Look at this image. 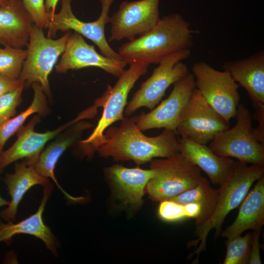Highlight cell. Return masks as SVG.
Here are the masks:
<instances>
[{
	"mask_svg": "<svg viewBox=\"0 0 264 264\" xmlns=\"http://www.w3.org/2000/svg\"><path fill=\"white\" fill-rule=\"evenodd\" d=\"M235 117V126L217 134L208 147L220 156L234 157L246 164L264 165V144L254 133L250 111L239 104Z\"/></svg>",
	"mask_w": 264,
	"mask_h": 264,
	"instance_id": "obj_6",
	"label": "cell"
},
{
	"mask_svg": "<svg viewBox=\"0 0 264 264\" xmlns=\"http://www.w3.org/2000/svg\"><path fill=\"white\" fill-rule=\"evenodd\" d=\"M23 84L24 82L20 78L12 79L0 75V97Z\"/></svg>",
	"mask_w": 264,
	"mask_h": 264,
	"instance_id": "obj_33",
	"label": "cell"
},
{
	"mask_svg": "<svg viewBox=\"0 0 264 264\" xmlns=\"http://www.w3.org/2000/svg\"><path fill=\"white\" fill-rule=\"evenodd\" d=\"M132 117L125 118L119 126L109 127L104 141L96 152L104 157L116 161L132 160L137 165L154 158H168L179 153L178 138L175 131L164 129L159 135L144 134Z\"/></svg>",
	"mask_w": 264,
	"mask_h": 264,
	"instance_id": "obj_1",
	"label": "cell"
},
{
	"mask_svg": "<svg viewBox=\"0 0 264 264\" xmlns=\"http://www.w3.org/2000/svg\"><path fill=\"white\" fill-rule=\"evenodd\" d=\"M91 123L83 120L71 125L66 131L41 153L34 165L40 175L51 178L65 196L72 201H77L78 198L72 197L61 187L54 175L56 164L63 153L81 135L83 132L92 127Z\"/></svg>",
	"mask_w": 264,
	"mask_h": 264,
	"instance_id": "obj_22",
	"label": "cell"
},
{
	"mask_svg": "<svg viewBox=\"0 0 264 264\" xmlns=\"http://www.w3.org/2000/svg\"><path fill=\"white\" fill-rule=\"evenodd\" d=\"M264 165L246 164L236 161L234 168L229 176L218 189L219 198L214 212L202 224L195 227L196 239L188 243L189 247L196 248L188 258L194 255V264L198 262L201 253L206 250V240L209 232L215 230L216 238L220 235L222 225L229 213L239 206L253 184L264 176Z\"/></svg>",
	"mask_w": 264,
	"mask_h": 264,
	"instance_id": "obj_3",
	"label": "cell"
},
{
	"mask_svg": "<svg viewBox=\"0 0 264 264\" xmlns=\"http://www.w3.org/2000/svg\"><path fill=\"white\" fill-rule=\"evenodd\" d=\"M71 33L70 31H66L61 37L53 40L45 37L43 29L33 24L27 44L26 57L20 76L24 85L38 83L44 93L50 96L48 77L63 53Z\"/></svg>",
	"mask_w": 264,
	"mask_h": 264,
	"instance_id": "obj_7",
	"label": "cell"
},
{
	"mask_svg": "<svg viewBox=\"0 0 264 264\" xmlns=\"http://www.w3.org/2000/svg\"><path fill=\"white\" fill-rule=\"evenodd\" d=\"M218 198V189L212 188L209 180L202 176L195 187L169 199L182 204L189 203L199 204L201 207V213L199 219L195 221V227H197L206 221L213 214Z\"/></svg>",
	"mask_w": 264,
	"mask_h": 264,
	"instance_id": "obj_24",
	"label": "cell"
},
{
	"mask_svg": "<svg viewBox=\"0 0 264 264\" xmlns=\"http://www.w3.org/2000/svg\"><path fill=\"white\" fill-rule=\"evenodd\" d=\"M34 96L32 103L24 111L0 125V154L8 139L19 130L26 119L32 114L45 115L49 112L47 100L42 87L38 83L32 84Z\"/></svg>",
	"mask_w": 264,
	"mask_h": 264,
	"instance_id": "obj_25",
	"label": "cell"
},
{
	"mask_svg": "<svg viewBox=\"0 0 264 264\" xmlns=\"http://www.w3.org/2000/svg\"><path fill=\"white\" fill-rule=\"evenodd\" d=\"M179 151L203 170L211 182L221 186L232 172L236 161L215 154L206 145L199 144L188 137L178 138Z\"/></svg>",
	"mask_w": 264,
	"mask_h": 264,
	"instance_id": "obj_18",
	"label": "cell"
},
{
	"mask_svg": "<svg viewBox=\"0 0 264 264\" xmlns=\"http://www.w3.org/2000/svg\"><path fill=\"white\" fill-rule=\"evenodd\" d=\"M255 109V119L258 121V126L253 128L257 139L264 144V106L253 105Z\"/></svg>",
	"mask_w": 264,
	"mask_h": 264,
	"instance_id": "obj_32",
	"label": "cell"
},
{
	"mask_svg": "<svg viewBox=\"0 0 264 264\" xmlns=\"http://www.w3.org/2000/svg\"><path fill=\"white\" fill-rule=\"evenodd\" d=\"M264 224V176L257 180L252 190L246 196L240 207L238 215L229 226L221 232L227 239L241 235L251 229H262Z\"/></svg>",
	"mask_w": 264,
	"mask_h": 264,
	"instance_id": "obj_21",
	"label": "cell"
},
{
	"mask_svg": "<svg viewBox=\"0 0 264 264\" xmlns=\"http://www.w3.org/2000/svg\"><path fill=\"white\" fill-rule=\"evenodd\" d=\"M105 174L122 203L137 208L142 203L145 188L154 171L151 169L129 168L116 164L106 168Z\"/></svg>",
	"mask_w": 264,
	"mask_h": 264,
	"instance_id": "obj_19",
	"label": "cell"
},
{
	"mask_svg": "<svg viewBox=\"0 0 264 264\" xmlns=\"http://www.w3.org/2000/svg\"><path fill=\"white\" fill-rule=\"evenodd\" d=\"M252 242V234L248 232L227 239L225 243L226 252L223 264H248Z\"/></svg>",
	"mask_w": 264,
	"mask_h": 264,
	"instance_id": "obj_27",
	"label": "cell"
},
{
	"mask_svg": "<svg viewBox=\"0 0 264 264\" xmlns=\"http://www.w3.org/2000/svg\"><path fill=\"white\" fill-rule=\"evenodd\" d=\"M191 54V50H185L164 58L127 103L124 111L125 115L128 116L141 107L151 110L154 109L161 100L168 88L190 71L182 61L188 58Z\"/></svg>",
	"mask_w": 264,
	"mask_h": 264,
	"instance_id": "obj_8",
	"label": "cell"
},
{
	"mask_svg": "<svg viewBox=\"0 0 264 264\" xmlns=\"http://www.w3.org/2000/svg\"><path fill=\"white\" fill-rule=\"evenodd\" d=\"M26 50L10 46L0 47V75L12 79L20 78Z\"/></svg>",
	"mask_w": 264,
	"mask_h": 264,
	"instance_id": "obj_26",
	"label": "cell"
},
{
	"mask_svg": "<svg viewBox=\"0 0 264 264\" xmlns=\"http://www.w3.org/2000/svg\"><path fill=\"white\" fill-rule=\"evenodd\" d=\"M239 86L246 91L253 105L264 106V51L241 60L227 61L222 65Z\"/></svg>",
	"mask_w": 264,
	"mask_h": 264,
	"instance_id": "obj_16",
	"label": "cell"
},
{
	"mask_svg": "<svg viewBox=\"0 0 264 264\" xmlns=\"http://www.w3.org/2000/svg\"><path fill=\"white\" fill-rule=\"evenodd\" d=\"M59 0H45V9L49 15V17L52 16L55 13L56 5Z\"/></svg>",
	"mask_w": 264,
	"mask_h": 264,
	"instance_id": "obj_34",
	"label": "cell"
},
{
	"mask_svg": "<svg viewBox=\"0 0 264 264\" xmlns=\"http://www.w3.org/2000/svg\"><path fill=\"white\" fill-rule=\"evenodd\" d=\"M149 66L144 64L130 65L124 69L113 86L108 85L102 95L94 103L103 108L102 116L92 133L88 138L79 142L83 153L88 157L92 156L104 141L105 131L113 123L123 120L124 111L127 98L135 83L148 71Z\"/></svg>",
	"mask_w": 264,
	"mask_h": 264,
	"instance_id": "obj_4",
	"label": "cell"
},
{
	"mask_svg": "<svg viewBox=\"0 0 264 264\" xmlns=\"http://www.w3.org/2000/svg\"><path fill=\"white\" fill-rule=\"evenodd\" d=\"M158 212L161 219L168 221L187 218L185 205L170 199L160 201Z\"/></svg>",
	"mask_w": 264,
	"mask_h": 264,
	"instance_id": "obj_29",
	"label": "cell"
},
{
	"mask_svg": "<svg viewBox=\"0 0 264 264\" xmlns=\"http://www.w3.org/2000/svg\"><path fill=\"white\" fill-rule=\"evenodd\" d=\"M34 24L22 0H7L0 5V44L22 48Z\"/></svg>",
	"mask_w": 264,
	"mask_h": 264,
	"instance_id": "obj_17",
	"label": "cell"
},
{
	"mask_svg": "<svg viewBox=\"0 0 264 264\" xmlns=\"http://www.w3.org/2000/svg\"><path fill=\"white\" fill-rule=\"evenodd\" d=\"M97 112V108L93 105L57 129L41 133L34 130L36 124L40 121V115H35L26 125L22 126L17 131L18 137L13 144L0 154V172L11 163L23 158H25L27 165H34L48 141L77 122L94 117Z\"/></svg>",
	"mask_w": 264,
	"mask_h": 264,
	"instance_id": "obj_12",
	"label": "cell"
},
{
	"mask_svg": "<svg viewBox=\"0 0 264 264\" xmlns=\"http://www.w3.org/2000/svg\"><path fill=\"white\" fill-rule=\"evenodd\" d=\"M10 202L6 200L0 196V207L4 205H8Z\"/></svg>",
	"mask_w": 264,
	"mask_h": 264,
	"instance_id": "obj_35",
	"label": "cell"
},
{
	"mask_svg": "<svg viewBox=\"0 0 264 264\" xmlns=\"http://www.w3.org/2000/svg\"><path fill=\"white\" fill-rule=\"evenodd\" d=\"M261 231L262 229L253 230L249 264H261L262 263L260 255L261 245L259 242Z\"/></svg>",
	"mask_w": 264,
	"mask_h": 264,
	"instance_id": "obj_31",
	"label": "cell"
},
{
	"mask_svg": "<svg viewBox=\"0 0 264 264\" xmlns=\"http://www.w3.org/2000/svg\"><path fill=\"white\" fill-rule=\"evenodd\" d=\"M173 85L169 96L157 107L150 112H142L132 117L141 131L164 128L176 132L182 113L196 88L194 77L189 71Z\"/></svg>",
	"mask_w": 264,
	"mask_h": 264,
	"instance_id": "obj_14",
	"label": "cell"
},
{
	"mask_svg": "<svg viewBox=\"0 0 264 264\" xmlns=\"http://www.w3.org/2000/svg\"><path fill=\"white\" fill-rule=\"evenodd\" d=\"M191 72L196 88L214 110L229 121L239 104V85L226 71L218 70L205 61L195 63Z\"/></svg>",
	"mask_w": 264,
	"mask_h": 264,
	"instance_id": "obj_9",
	"label": "cell"
},
{
	"mask_svg": "<svg viewBox=\"0 0 264 264\" xmlns=\"http://www.w3.org/2000/svg\"><path fill=\"white\" fill-rule=\"evenodd\" d=\"M7 0H0V5L4 3Z\"/></svg>",
	"mask_w": 264,
	"mask_h": 264,
	"instance_id": "obj_36",
	"label": "cell"
},
{
	"mask_svg": "<svg viewBox=\"0 0 264 264\" xmlns=\"http://www.w3.org/2000/svg\"><path fill=\"white\" fill-rule=\"evenodd\" d=\"M230 128L226 120L195 88L186 106L176 132L199 144L206 145L219 133Z\"/></svg>",
	"mask_w": 264,
	"mask_h": 264,
	"instance_id": "obj_11",
	"label": "cell"
},
{
	"mask_svg": "<svg viewBox=\"0 0 264 264\" xmlns=\"http://www.w3.org/2000/svg\"><path fill=\"white\" fill-rule=\"evenodd\" d=\"M160 0L124 1L117 11L110 17V36L109 41L124 39L131 41L144 35L160 20Z\"/></svg>",
	"mask_w": 264,
	"mask_h": 264,
	"instance_id": "obj_13",
	"label": "cell"
},
{
	"mask_svg": "<svg viewBox=\"0 0 264 264\" xmlns=\"http://www.w3.org/2000/svg\"><path fill=\"white\" fill-rule=\"evenodd\" d=\"M30 15L34 23L40 28H47L49 15L46 11L44 0H22Z\"/></svg>",
	"mask_w": 264,
	"mask_h": 264,
	"instance_id": "obj_30",
	"label": "cell"
},
{
	"mask_svg": "<svg viewBox=\"0 0 264 264\" xmlns=\"http://www.w3.org/2000/svg\"><path fill=\"white\" fill-rule=\"evenodd\" d=\"M24 84L0 97V125L14 116L16 108L22 101V94Z\"/></svg>",
	"mask_w": 264,
	"mask_h": 264,
	"instance_id": "obj_28",
	"label": "cell"
},
{
	"mask_svg": "<svg viewBox=\"0 0 264 264\" xmlns=\"http://www.w3.org/2000/svg\"><path fill=\"white\" fill-rule=\"evenodd\" d=\"M195 33L181 15L170 14L144 35L123 44L118 53L129 65L159 64L174 53L191 50Z\"/></svg>",
	"mask_w": 264,
	"mask_h": 264,
	"instance_id": "obj_2",
	"label": "cell"
},
{
	"mask_svg": "<svg viewBox=\"0 0 264 264\" xmlns=\"http://www.w3.org/2000/svg\"><path fill=\"white\" fill-rule=\"evenodd\" d=\"M115 0H99L101 12L99 18L94 22H85L79 20L73 14L71 6L72 0H61L60 11L49 17L47 37H54L58 31L66 32L73 30L93 42L104 56L123 61L118 52L110 46L105 36V26L110 22L109 12L111 5Z\"/></svg>",
	"mask_w": 264,
	"mask_h": 264,
	"instance_id": "obj_10",
	"label": "cell"
},
{
	"mask_svg": "<svg viewBox=\"0 0 264 264\" xmlns=\"http://www.w3.org/2000/svg\"><path fill=\"white\" fill-rule=\"evenodd\" d=\"M4 180L11 200L0 217L8 222L15 220L19 204L29 189L35 185L44 187L50 182L47 177L36 172L34 165H27L25 161L16 163L14 173L7 174Z\"/></svg>",
	"mask_w": 264,
	"mask_h": 264,
	"instance_id": "obj_23",
	"label": "cell"
},
{
	"mask_svg": "<svg viewBox=\"0 0 264 264\" xmlns=\"http://www.w3.org/2000/svg\"><path fill=\"white\" fill-rule=\"evenodd\" d=\"M127 65L124 60H115L99 54L93 45L88 44L81 35L74 32L67 41L60 61L56 66V71L66 73L68 70L94 66L118 77Z\"/></svg>",
	"mask_w": 264,
	"mask_h": 264,
	"instance_id": "obj_15",
	"label": "cell"
},
{
	"mask_svg": "<svg viewBox=\"0 0 264 264\" xmlns=\"http://www.w3.org/2000/svg\"><path fill=\"white\" fill-rule=\"evenodd\" d=\"M150 168L154 175L145 192L155 201L169 199L194 188L202 177L201 170L180 153L164 159H153Z\"/></svg>",
	"mask_w": 264,
	"mask_h": 264,
	"instance_id": "obj_5",
	"label": "cell"
},
{
	"mask_svg": "<svg viewBox=\"0 0 264 264\" xmlns=\"http://www.w3.org/2000/svg\"><path fill=\"white\" fill-rule=\"evenodd\" d=\"M52 189L53 185L51 182L44 186L43 197L37 211L27 218L17 223L8 221L5 224L0 220V242H9L12 238L17 234L31 235L43 241L46 247L54 255L57 256L58 242L43 219L45 206Z\"/></svg>",
	"mask_w": 264,
	"mask_h": 264,
	"instance_id": "obj_20",
	"label": "cell"
}]
</instances>
